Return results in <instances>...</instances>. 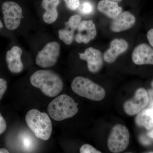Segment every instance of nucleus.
<instances>
[{"label": "nucleus", "mask_w": 153, "mask_h": 153, "mask_svg": "<svg viewBox=\"0 0 153 153\" xmlns=\"http://www.w3.org/2000/svg\"><path fill=\"white\" fill-rule=\"evenodd\" d=\"M60 3V0H43L42 7L46 10L43 16V20L47 24H53L58 17L57 7Z\"/></svg>", "instance_id": "nucleus-16"}, {"label": "nucleus", "mask_w": 153, "mask_h": 153, "mask_svg": "<svg viewBox=\"0 0 153 153\" xmlns=\"http://www.w3.org/2000/svg\"><path fill=\"white\" fill-rule=\"evenodd\" d=\"M7 88V82L5 79L0 78V100L3 98Z\"/></svg>", "instance_id": "nucleus-22"}, {"label": "nucleus", "mask_w": 153, "mask_h": 153, "mask_svg": "<svg viewBox=\"0 0 153 153\" xmlns=\"http://www.w3.org/2000/svg\"><path fill=\"white\" fill-rule=\"evenodd\" d=\"M80 11L81 13L83 15H89L93 12V6L90 3L85 2L82 4Z\"/></svg>", "instance_id": "nucleus-19"}, {"label": "nucleus", "mask_w": 153, "mask_h": 153, "mask_svg": "<svg viewBox=\"0 0 153 153\" xmlns=\"http://www.w3.org/2000/svg\"><path fill=\"white\" fill-rule=\"evenodd\" d=\"M25 120L29 128L37 138L44 141L50 138L52 131V123L47 113L37 109L30 110L27 113Z\"/></svg>", "instance_id": "nucleus-3"}, {"label": "nucleus", "mask_w": 153, "mask_h": 153, "mask_svg": "<svg viewBox=\"0 0 153 153\" xmlns=\"http://www.w3.org/2000/svg\"><path fill=\"white\" fill-rule=\"evenodd\" d=\"M71 88L77 95L93 101H100L105 96L103 88L88 78L81 76L74 78L71 82Z\"/></svg>", "instance_id": "nucleus-4"}, {"label": "nucleus", "mask_w": 153, "mask_h": 153, "mask_svg": "<svg viewBox=\"0 0 153 153\" xmlns=\"http://www.w3.org/2000/svg\"><path fill=\"white\" fill-rule=\"evenodd\" d=\"M140 140L143 145H148L151 143L150 141L144 135H141L140 136Z\"/></svg>", "instance_id": "nucleus-25"}, {"label": "nucleus", "mask_w": 153, "mask_h": 153, "mask_svg": "<svg viewBox=\"0 0 153 153\" xmlns=\"http://www.w3.org/2000/svg\"><path fill=\"white\" fill-rule=\"evenodd\" d=\"M3 27V25L2 22H1V20H0V30H1V28Z\"/></svg>", "instance_id": "nucleus-32"}, {"label": "nucleus", "mask_w": 153, "mask_h": 153, "mask_svg": "<svg viewBox=\"0 0 153 153\" xmlns=\"http://www.w3.org/2000/svg\"><path fill=\"white\" fill-rule=\"evenodd\" d=\"M30 81L34 87L39 88L48 97L57 96L63 90V83L60 76L48 70H40L30 76Z\"/></svg>", "instance_id": "nucleus-1"}, {"label": "nucleus", "mask_w": 153, "mask_h": 153, "mask_svg": "<svg viewBox=\"0 0 153 153\" xmlns=\"http://www.w3.org/2000/svg\"><path fill=\"white\" fill-rule=\"evenodd\" d=\"M22 49L18 46H14L7 52L6 60L9 70L14 74L21 73L24 69V65L21 60Z\"/></svg>", "instance_id": "nucleus-13"}, {"label": "nucleus", "mask_w": 153, "mask_h": 153, "mask_svg": "<svg viewBox=\"0 0 153 153\" xmlns=\"http://www.w3.org/2000/svg\"><path fill=\"white\" fill-rule=\"evenodd\" d=\"M9 153V151L6 149H0V153Z\"/></svg>", "instance_id": "nucleus-29"}, {"label": "nucleus", "mask_w": 153, "mask_h": 153, "mask_svg": "<svg viewBox=\"0 0 153 153\" xmlns=\"http://www.w3.org/2000/svg\"><path fill=\"white\" fill-rule=\"evenodd\" d=\"M78 103L66 94L58 96L48 105L47 111L52 119L60 121L74 117L78 112Z\"/></svg>", "instance_id": "nucleus-2"}, {"label": "nucleus", "mask_w": 153, "mask_h": 153, "mask_svg": "<svg viewBox=\"0 0 153 153\" xmlns=\"http://www.w3.org/2000/svg\"><path fill=\"white\" fill-rule=\"evenodd\" d=\"M66 6L71 10H75L79 5V0H64Z\"/></svg>", "instance_id": "nucleus-21"}, {"label": "nucleus", "mask_w": 153, "mask_h": 153, "mask_svg": "<svg viewBox=\"0 0 153 153\" xmlns=\"http://www.w3.org/2000/svg\"><path fill=\"white\" fill-rule=\"evenodd\" d=\"M127 42L122 39H115L111 41L109 49L105 52L104 59L108 63H112L119 55L126 51L128 48Z\"/></svg>", "instance_id": "nucleus-15"}, {"label": "nucleus", "mask_w": 153, "mask_h": 153, "mask_svg": "<svg viewBox=\"0 0 153 153\" xmlns=\"http://www.w3.org/2000/svg\"><path fill=\"white\" fill-rule=\"evenodd\" d=\"M149 99L146 91L143 88L136 91L133 98L127 100L123 105L127 114L132 116L140 112L149 103Z\"/></svg>", "instance_id": "nucleus-8"}, {"label": "nucleus", "mask_w": 153, "mask_h": 153, "mask_svg": "<svg viewBox=\"0 0 153 153\" xmlns=\"http://www.w3.org/2000/svg\"><path fill=\"white\" fill-rule=\"evenodd\" d=\"M130 134L125 126L117 124L111 129L108 139V147L113 153H120L125 150L129 143Z\"/></svg>", "instance_id": "nucleus-5"}, {"label": "nucleus", "mask_w": 153, "mask_h": 153, "mask_svg": "<svg viewBox=\"0 0 153 153\" xmlns=\"http://www.w3.org/2000/svg\"><path fill=\"white\" fill-rule=\"evenodd\" d=\"M60 52V46L55 41L49 42L39 51L36 57V63L42 68H50L57 63Z\"/></svg>", "instance_id": "nucleus-6"}, {"label": "nucleus", "mask_w": 153, "mask_h": 153, "mask_svg": "<svg viewBox=\"0 0 153 153\" xmlns=\"http://www.w3.org/2000/svg\"><path fill=\"white\" fill-rule=\"evenodd\" d=\"M97 9L111 19H114L122 11L118 3L110 0H101L98 3Z\"/></svg>", "instance_id": "nucleus-17"}, {"label": "nucleus", "mask_w": 153, "mask_h": 153, "mask_svg": "<svg viewBox=\"0 0 153 153\" xmlns=\"http://www.w3.org/2000/svg\"><path fill=\"white\" fill-rule=\"evenodd\" d=\"M147 37L149 43L153 48V29H151L148 32Z\"/></svg>", "instance_id": "nucleus-24"}, {"label": "nucleus", "mask_w": 153, "mask_h": 153, "mask_svg": "<svg viewBox=\"0 0 153 153\" xmlns=\"http://www.w3.org/2000/svg\"><path fill=\"white\" fill-rule=\"evenodd\" d=\"M81 21V17L79 15L71 16L68 22L65 23V28L58 31L60 40L66 45L72 44L74 40V32L78 28Z\"/></svg>", "instance_id": "nucleus-11"}, {"label": "nucleus", "mask_w": 153, "mask_h": 153, "mask_svg": "<svg viewBox=\"0 0 153 153\" xmlns=\"http://www.w3.org/2000/svg\"><path fill=\"white\" fill-rule=\"evenodd\" d=\"M149 103L150 106L151 107L153 106V90H150L149 91Z\"/></svg>", "instance_id": "nucleus-26"}, {"label": "nucleus", "mask_w": 153, "mask_h": 153, "mask_svg": "<svg viewBox=\"0 0 153 153\" xmlns=\"http://www.w3.org/2000/svg\"><path fill=\"white\" fill-rule=\"evenodd\" d=\"M135 22V18L133 15L128 12H121L114 19L111 25V29L115 33L123 32L131 28Z\"/></svg>", "instance_id": "nucleus-14"}, {"label": "nucleus", "mask_w": 153, "mask_h": 153, "mask_svg": "<svg viewBox=\"0 0 153 153\" xmlns=\"http://www.w3.org/2000/svg\"><path fill=\"white\" fill-rule=\"evenodd\" d=\"M2 10L6 27L10 30L19 27L23 16L22 7L15 2L7 1L3 3Z\"/></svg>", "instance_id": "nucleus-7"}, {"label": "nucleus", "mask_w": 153, "mask_h": 153, "mask_svg": "<svg viewBox=\"0 0 153 153\" xmlns=\"http://www.w3.org/2000/svg\"><path fill=\"white\" fill-rule=\"evenodd\" d=\"M135 122L137 125L144 127L148 130H150L153 128V120L147 114L146 109L141 111L137 115Z\"/></svg>", "instance_id": "nucleus-18"}, {"label": "nucleus", "mask_w": 153, "mask_h": 153, "mask_svg": "<svg viewBox=\"0 0 153 153\" xmlns=\"http://www.w3.org/2000/svg\"><path fill=\"white\" fill-rule=\"evenodd\" d=\"M81 153H100L92 146L89 144H84L81 147L79 150Z\"/></svg>", "instance_id": "nucleus-20"}, {"label": "nucleus", "mask_w": 153, "mask_h": 153, "mask_svg": "<svg viewBox=\"0 0 153 153\" xmlns=\"http://www.w3.org/2000/svg\"><path fill=\"white\" fill-rule=\"evenodd\" d=\"M152 87H153V80L152 82Z\"/></svg>", "instance_id": "nucleus-33"}, {"label": "nucleus", "mask_w": 153, "mask_h": 153, "mask_svg": "<svg viewBox=\"0 0 153 153\" xmlns=\"http://www.w3.org/2000/svg\"><path fill=\"white\" fill-rule=\"evenodd\" d=\"M148 136L152 138L153 139V130L150 131L148 133Z\"/></svg>", "instance_id": "nucleus-30"}, {"label": "nucleus", "mask_w": 153, "mask_h": 153, "mask_svg": "<svg viewBox=\"0 0 153 153\" xmlns=\"http://www.w3.org/2000/svg\"><path fill=\"white\" fill-rule=\"evenodd\" d=\"M24 145L26 149H30L31 147V140L30 139L26 138L24 141Z\"/></svg>", "instance_id": "nucleus-28"}, {"label": "nucleus", "mask_w": 153, "mask_h": 153, "mask_svg": "<svg viewBox=\"0 0 153 153\" xmlns=\"http://www.w3.org/2000/svg\"><path fill=\"white\" fill-rule=\"evenodd\" d=\"M146 111L147 114L152 118L153 120V106L151 107L150 108L146 109Z\"/></svg>", "instance_id": "nucleus-27"}, {"label": "nucleus", "mask_w": 153, "mask_h": 153, "mask_svg": "<svg viewBox=\"0 0 153 153\" xmlns=\"http://www.w3.org/2000/svg\"><path fill=\"white\" fill-rule=\"evenodd\" d=\"M75 35V41L77 43L86 44L93 40L97 35L95 25L93 21H83L80 22Z\"/></svg>", "instance_id": "nucleus-10"}, {"label": "nucleus", "mask_w": 153, "mask_h": 153, "mask_svg": "<svg viewBox=\"0 0 153 153\" xmlns=\"http://www.w3.org/2000/svg\"><path fill=\"white\" fill-rule=\"evenodd\" d=\"M79 58L87 62L88 68L91 73L98 72L103 64L101 52L93 47L85 49L84 53H79Z\"/></svg>", "instance_id": "nucleus-9"}, {"label": "nucleus", "mask_w": 153, "mask_h": 153, "mask_svg": "<svg viewBox=\"0 0 153 153\" xmlns=\"http://www.w3.org/2000/svg\"><path fill=\"white\" fill-rule=\"evenodd\" d=\"M132 59L137 65H153V49L148 44H140L134 49Z\"/></svg>", "instance_id": "nucleus-12"}, {"label": "nucleus", "mask_w": 153, "mask_h": 153, "mask_svg": "<svg viewBox=\"0 0 153 153\" xmlns=\"http://www.w3.org/2000/svg\"><path fill=\"white\" fill-rule=\"evenodd\" d=\"M110 1H113L116 2H120L122 0H110Z\"/></svg>", "instance_id": "nucleus-31"}, {"label": "nucleus", "mask_w": 153, "mask_h": 153, "mask_svg": "<svg viewBox=\"0 0 153 153\" xmlns=\"http://www.w3.org/2000/svg\"><path fill=\"white\" fill-rule=\"evenodd\" d=\"M7 129V123L5 120L0 113V135L4 133Z\"/></svg>", "instance_id": "nucleus-23"}]
</instances>
